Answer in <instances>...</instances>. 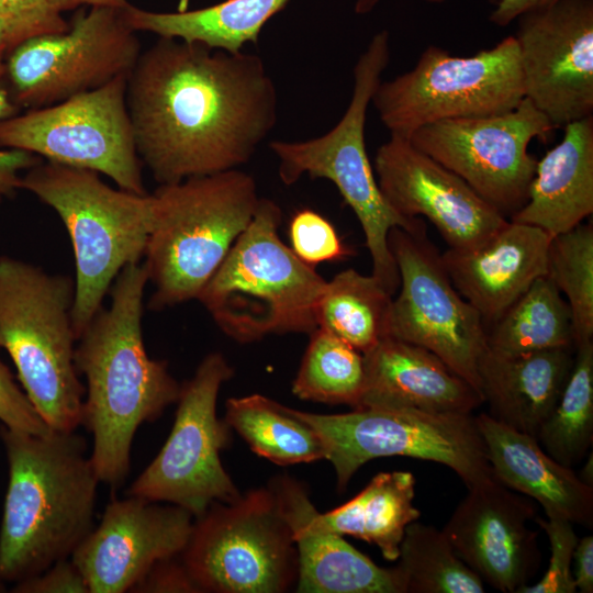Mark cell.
<instances>
[{
	"mask_svg": "<svg viewBox=\"0 0 593 593\" xmlns=\"http://www.w3.org/2000/svg\"><path fill=\"white\" fill-rule=\"evenodd\" d=\"M126 103L138 157L159 184L237 169L278 120L260 56L170 37L141 53Z\"/></svg>",
	"mask_w": 593,
	"mask_h": 593,
	"instance_id": "1",
	"label": "cell"
},
{
	"mask_svg": "<svg viewBox=\"0 0 593 593\" xmlns=\"http://www.w3.org/2000/svg\"><path fill=\"white\" fill-rule=\"evenodd\" d=\"M148 276L143 262L126 266L102 306L81 332L75 366L86 379L81 425L93 438L90 459L100 482L120 486L130 472L131 447L143 423L177 402L181 385L167 362L148 356L142 329Z\"/></svg>",
	"mask_w": 593,
	"mask_h": 593,
	"instance_id": "2",
	"label": "cell"
},
{
	"mask_svg": "<svg viewBox=\"0 0 593 593\" xmlns=\"http://www.w3.org/2000/svg\"><path fill=\"white\" fill-rule=\"evenodd\" d=\"M9 481L0 527V579L16 583L71 553L93 528L100 482L86 439L0 427Z\"/></svg>",
	"mask_w": 593,
	"mask_h": 593,
	"instance_id": "3",
	"label": "cell"
},
{
	"mask_svg": "<svg viewBox=\"0 0 593 593\" xmlns=\"http://www.w3.org/2000/svg\"><path fill=\"white\" fill-rule=\"evenodd\" d=\"M143 264L154 287L150 310L197 300L250 223L259 197L238 169L160 184Z\"/></svg>",
	"mask_w": 593,
	"mask_h": 593,
	"instance_id": "4",
	"label": "cell"
},
{
	"mask_svg": "<svg viewBox=\"0 0 593 593\" xmlns=\"http://www.w3.org/2000/svg\"><path fill=\"white\" fill-rule=\"evenodd\" d=\"M20 189L51 206L70 238L76 270L71 317L78 338L119 273L144 257L153 194L114 189L97 171L47 160L22 175Z\"/></svg>",
	"mask_w": 593,
	"mask_h": 593,
	"instance_id": "5",
	"label": "cell"
},
{
	"mask_svg": "<svg viewBox=\"0 0 593 593\" xmlns=\"http://www.w3.org/2000/svg\"><path fill=\"white\" fill-rule=\"evenodd\" d=\"M280 206L260 198L256 212L198 301L238 343L269 335L311 334L326 280L279 236Z\"/></svg>",
	"mask_w": 593,
	"mask_h": 593,
	"instance_id": "6",
	"label": "cell"
},
{
	"mask_svg": "<svg viewBox=\"0 0 593 593\" xmlns=\"http://www.w3.org/2000/svg\"><path fill=\"white\" fill-rule=\"evenodd\" d=\"M70 276L0 256V348L11 357L33 407L52 430L82 421L85 387L75 366Z\"/></svg>",
	"mask_w": 593,
	"mask_h": 593,
	"instance_id": "7",
	"label": "cell"
},
{
	"mask_svg": "<svg viewBox=\"0 0 593 593\" xmlns=\"http://www.w3.org/2000/svg\"><path fill=\"white\" fill-rule=\"evenodd\" d=\"M390 61L389 32H378L354 67L350 102L338 123L322 136L303 142L273 141L269 148L279 161L286 186L304 174L332 181L354 211L365 235L372 261V276L393 295L400 286L389 234L400 227L414 232L425 227L423 219H407L395 212L383 197L365 143L368 107Z\"/></svg>",
	"mask_w": 593,
	"mask_h": 593,
	"instance_id": "8",
	"label": "cell"
},
{
	"mask_svg": "<svg viewBox=\"0 0 593 593\" xmlns=\"http://www.w3.org/2000/svg\"><path fill=\"white\" fill-rule=\"evenodd\" d=\"M294 411L320 436L338 491L366 462L395 456L449 467L468 490L497 480L472 414L389 405H365L342 414Z\"/></svg>",
	"mask_w": 593,
	"mask_h": 593,
	"instance_id": "9",
	"label": "cell"
},
{
	"mask_svg": "<svg viewBox=\"0 0 593 593\" xmlns=\"http://www.w3.org/2000/svg\"><path fill=\"white\" fill-rule=\"evenodd\" d=\"M525 98L514 36L471 56H454L430 45L415 67L380 82L371 103L393 135L448 119L499 114Z\"/></svg>",
	"mask_w": 593,
	"mask_h": 593,
	"instance_id": "10",
	"label": "cell"
},
{
	"mask_svg": "<svg viewBox=\"0 0 593 593\" xmlns=\"http://www.w3.org/2000/svg\"><path fill=\"white\" fill-rule=\"evenodd\" d=\"M181 559L201 592L280 593L298 577V553L270 489L213 503L195 518Z\"/></svg>",
	"mask_w": 593,
	"mask_h": 593,
	"instance_id": "11",
	"label": "cell"
},
{
	"mask_svg": "<svg viewBox=\"0 0 593 593\" xmlns=\"http://www.w3.org/2000/svg\"><path fill=\"white\" fill-rule=\"evenodd\" d=\"M127 77L0 120V148L93 170L123 190L147 193L126 103Z\"/></svg>",
	"mask_w": 593,
	"mask_h": 593,
	"instance_id": "12",
	"label": "cell"
},
{
	"mask_svg": "<svg viewBox=\"0 0 593 593\" xmlns=\"http://www.w3.org/2000/svg\"><path fill=\"white\" fill-rule=\"evenodd\" d=\"M233 373L220 353L202 359L180 388L175 423L165 445L126 495L180 506L194 518L215 502L232 503L240 497L221 461L231 426L216 415L220 389Z\"/></svg>",
	"mask_w": 593,
	"mask_h": 593,
	"instance_id": "13",
	"label": "cell"
},
{
	"mask_svg": "<svg viewBox=\"0 0 593 593\" xmlns=\"http://www.w3.org/2000/svg\"><path fill=\"white\" fill-rule=\"evenodd\" d=\"M141 45L123 9L91 7L63 32L32 36L8 55L4 83L18 108L64 101L130 75Z\"/></svg>",
	"mask_w": 593,
	"mask_h": 593,
	"instance_id": "14",
	"label": "cell"
},
{
	"mask_svg": "<svg viewBox=\"0 0 593 593\" xmlns=\"http://www.w3.org/2000/svg\"><path fill=\"white\" fill-rule=\"evenodd\" d=\"M389 246L400 276L389 336L432 351L480 393L478 366L486 349L485 325L452 284L426 226L415 232L393 228Z\"/></svg>",
	"mask_w": 593,
	"mask_h": 593,
	"instance_id": "15",
	"label": "cell"
},
{
	"mask_svg": "<svg viewBox=\"0 0 593 593\" xmlns=\"http://www.w3.org/2000/svg\"><path fill=\"white\" fill-rule=\"evenodd\" d=\"M553 128L524 98L511 111L437 121L407 138L511 217L526 203L536 170L528 146L534 138L546 141Z\"/></svg>",
	"mask_w": 593,
	"mask_h": 593,
	"instance_id": "16",
	"label": "cell"
},
{
	"mask_svg": "<svg viewBox=\"0 0 593 593\" xmlns=\"http://www.w3.org/2000/svg\"><path fill=\"white\" fill-rule=\"evenodd\" d=\"M525 98L556 127L593 115V0H559L521 14Z\"/></svg>",
	"mask_w": 593,
	"mask_h": 593,
	"instance_id": "17",
	"label": "cell"
},
{
	"mask_svg": "<svg viewBox=\"0 0 593 593\" xmlns=\"http://www.w3.org/2000/svg\"><path fill=\"white\" fill-rule=\"evenodd\" d=\"M373 170L390 206L407 219H427L451 249L473 248L508 222L407 137L391 134L376 153Z\"/></svg>",
	"mask_w": 593,
	"mask_h": 593,
	"instance_id": "18",
	"label": "cell"
},
{
	"mask_svg": "<svg viewBox=\"0 0 593 593\" xmlns=\"http://www.w3.org/2000/svg\"><path fill=\"white\" fill-rule=\"evenodd\" d=\"M193 523L192 514L177 505L114 499L70 559L89 593L130 592L157 561L181 555Z\"/></svg>",
	"mask_w": 593,
	"mask_h": 593,
	"instance_id": "19",
	"label": "cell"
},
{
	"mask_svg": "<svg viewBox=\"0 0 593 593\" xmlns=\"http://www.w3.org/2000/svg\"><path fill=\"white\" fill-rule=\"evenodd\" d=\"M468 491L443 530L483 582L517 593L529 584L541 560L538 533L528 526L537 516L535 503L497 480Z\"/></svg>",
	"mask_w": 593,
	"mask_h": 593,
	"instance_id": "20",
	"label": "cell"
},
{
	"mask_svg": "<svg viewBox=\"0 0 593 593\" xmlns=\"http://www.w3.org/2000/svg\"><path fill=\"white\" fill-rule=\"evenodd\" d=\"M298 553L301 593H406L395 567L382 568L324 524L305 485L281 475L269 484Z\"/></svg>",
	"mask_w": 593,
	"mask_h": 593,
	"instance_id": "21",
	"label": "cell"
},
{
	"mask_svg": "<svg viewBox=\"0 0 593 593\" xmlns=\"http://www.w3.org/2000/svg\"><path fill=\"white\" fill-rule=\"evenodd\" d=\"M550 239L539 227L508 220L473 248H448L441 260L452 284L479 312L486 328L536 279L547 275Z\"/></svg>",
	"mask_w": 593,
	"mask_h": 593,
	"instance_id": "22",
	"label": "cell"
},
{
	"mask_svg": "<svg viewBox=\"0 0 593 593\" xmlns=\"http://www.w3.org/2000/svg\"><path fill=\"white\" fill-rule=\"evenodd\" d=\"M486 456L499 482L537 503L547 517L593 526V486L550 457L536 437L511 428L488 413L475 416Z\"/></svg>",
	"mask_w": 593,
	"mask_h": 593,
	"instance_id": "23",
	"label": "cell"
},
{
	"mask_svg": "<svg viewBox=\"0 0 593 593\" xmlns=\"http://www.w3.org/2000/svg\"><path fill=\"white\" fill-rule=\"evenodd\" d=\"M363 357L366 389L359 406L472 414L483 404L480 393L468 381L438 356L417 345L388 336Z\"/></svg>",
	"mask_w": 593,
	"mask_h": 593,
	"instance_id": "24",
	"label": "cell"
},
{
	"mask_svg": "<svg viewBox=\"0 0 593 593\" xmlns=\"http://www.w3.org/2000/svg\"><path fill=\"white\" fill-rule=\"evenodd\" d=\"M569 348L501 354L486 347L478 366L479 388L488 414L537 438L570 376Z\"/></svg>",
	"mask_w": 593,
	"mask_h": 593,
	"instance_id": "25",
	"label": "cell"
},
{
	"mask_svg": "<svg viewBox=\"0 0 593 593\" xmlns=\"http://www.w3.org/2000/svg\"><path fill=\"white\" fill-rule=\"evenodd\" d=\"M563 130L562 141L537 160L526 203L510 217L550 237L593 213V115Z\"/></svg>",
	"mask_w": 593,
	"mask_h": 593,
	"instance_id": "26",
	"label": "cell"
},
{
	"mask_svg": "<svg viewBox=\"0 0 593 593\" xmlns=\"http://www.w3.org/2000/svg\"><path fill=\"white\" fill-rule=\"evenodd\" d=\"M381 0H356L357 14L370 13ZM289 0H224L178 12H155L132 4L123 9L128 25L136 32H150L159 37L200 43L227 52L243 51L247 43H257L264 25Z\"/></svg>",
	"mask_w": 593,
	"mask_h": 593,
	"instance_id": "27",
	"label": "cell"
},
{
	"mask_svg": "<svg viewBox=\"0 0 593 593\" xmlns=\"http://www.w3.org/2000/svg\"><path fill=\"white\" fill-rule=\"evenodd\" d=\"M415 483L409 471L380 472L355 497L321 513L322 519L336 534L372 544L384 559L396 561L406 526L421 516Z\"/></svg>",
	"mask_w": 593,
	"mask_h": 593,
	"instance_id": "28",
	"label": "cell"
},
{
	"mask_svg": "<svg viewBox=\"0 0 593 593\" xmlns=\"http://www.w3.org/2000/svg\"><path fill=\"white\" fill-rule=\"evenodd\" d=\"M485 329L486 347L501 354L575 348L569 305L547 276L536 279Z\"/></svg>",
	"mask_w": 593,
	"mask_h": 593,
	"instance_id": "29",
	"label": "cell"
},
{
	"mask_svg": "<svg viewBox=\"0 0 593 593\" xmlns=\"http://www.w3.org/2000/svg\"><path fill=\"white\" fill-rule=\"evenodd\" d=\"M225 421L260 457L280 466L325 459L315 429L293 409L260 394L231 398Z\"/></svg>",
	"mask_w": 593,
	"mask_h": 593,
	"instance_id": "30",
	"label": "cell"
},
{
	"mask_svg": "<svg viewBox=\"0 0 593 593\" xmlns=\"http://www.w3.org/2000/svg\"><path fill=\"white\" fill-rule=\"evenodd\" d=\"M392 299L376 277L348 268L326 281L316 306L317 327L365 354L389 336Z\"/></svg>",
	"mask_w": 593,
	"mask_h": 593,
	"instance_id": "31",
	"label": "cell"
},
{
	"mask_svg": "<svg viewBox=\"0 0 593 593\" xmlns=\"http://www.w3.org/2000/svg\"><path fill=\"white\" fill-rule=\"evenodd\" d=\"M537 440L555 460L573 468L593 441V340L575 347L570 376Z\"/></svg>",
	"mask_w": 593,
	"mask_h": 593,
	"instance_id": "32",
	"label": "cell"
},
{
	"mask_svg": "<svg viewBox=\"0 0 593 593\" xmlns=\"http://www.w3.org/2000/svg\"><path fill=\"white\" fill-rule=\"evenodd\" d=\"M366 389L363 354L343 339L317 327L292 383V392L302 400L326 404L361 403Z\"/></svg>",
	"mask_w": 593,
	"mask_h": 593,
	"instance_id": "33",
	"label": "cell"
},
{
	"mask_svg": "<svg viewBox=\"0 0 593 593\" xmlns=\"http://www.w3.org/2000/svg\"><path fill=\"white\" fill-rule=\"evenodd\" d=\"M399 563L406 593H482V579L456 553L444 530L413 522L400 544Z\"/></svg>",
	"mask_w": 593,
	"mask_h": 593,
	"instance_id": "34",
	"label": "cell"
},
{
	"mask_svg": "<svg viewBox=\"0 0 593 593\" xmlns=\"http://www.w3.org/2000/svg\"><path fill=\"white\" fill-rule=\"evenodd\" d=\"M569 305L574 346L593 340V226L580 223L550 239L547 275Z\"/></svg>",
	"mask_w": 593,
	"mask_h": 593,
	"instance_id": "35",
	"label": "cell"
},
{
	"mask_svg": "<svg viewBox=\"0 0 593 593\" xmlns=\"http://www.w3.org/2000/svg\"><path fill=\"white\" fill-rule=\"evenodd\" d=\"M289 238L293 253L313 267L343 260L354 253L343 243L334 225L311 209L294 213L289 224Z\"/></svg>",
	"mask_w": 593,
	"mask_h": 593,
	"instance_id": "36",
	"label": "cell"
},
{
	"mask_svg": "<svg viewBox=\"0 0 593 593\" xmlns=\"http://www.w3.org/2000/svg\"><path fill=\"white\" fill-rule=\"evenodd\" d=\"M534 522L545 530L550 544V559L544 577L535 584L523 586L517 593H574L577 592L571 566L579 540L573 524L560 517Z\"/></svg>",
	"mask_w": 593,
	"mask_h": 593,
	"instance_id": "37",
	"label": "cell"
},
{
	"mask_svg": "<svg viewBox=\"0 0 593 593\" xmlns=\"http://www.w3.org/2000/svg\"><path fill=\"white\" fill-rule=\"evenodd\" d=\"M68 26L61 13L49 8L0 15V81L4 79L7 57L15 46L32 36L63 32Z\"/></svg>",
	"mask_w": 593,
	"mask_h": 593,
	"instance_id": "38",
	"label": "cell"
},
{
	"mask_svg": "<svg viewBox=\"0 0 593 593\" xmlns=\"http://www.w3.org/2000/svg\"><path fill=\"white\" fill-rule=\"evenodd\" d=\"M0 422L2 426L35 435L49 430L0 358Z\"/></svg>",
	"mask_w": 593,
	"mask_h": 593,
	"instance_id": "39",
	"label": "cell"
},
{
	"mask_svg": "<svg viewBox=\"0 0 593 593\" xmlns=\"http://www.w3.org/2000/svg\"><path fill=\"white\" fill-rule=\"evenodd\" d=\"M19 112L4 81H0V120ZM41 157L20 149L0 148V202L20 189L22 172L41 163Z\"/></svg>",
	"mask_w": 593,
	"mask_h": 593,
	"instance_id": "40",
	"label": "cell"
},
{
	"mask_svg": "<svg viewBox=\"0 0 593 593\" xmlns=\"http://www.w3.org/2000/svg\"><path fill=\"white\" fill-rule=\"evenodd\" d=\"M14 593H89L87 582L70 558L14 583Z\"/></svg>",
	"mask_w": 593,
	"mask_h": 593,
	"instance_id": "41",
	"label": "cell"
},
{
	"mask_svg": "<svg viewBox=\"0 0 593 593\" xmlns=\"http://www.w3.org/2000/svg\"><path fill=\"white\" fill-rule=\"evenodd\" d=\"M176 557L157 561L145 575L134 584L130 592L165 593V592H201L182 559Z\"/></svg>",
	"mask_w": 593,
	"mask_h": 593,
	"instance_id": "42",
	"label": "cell"
},
{
	"mask_svg": "<svg viewBox=\"0 0 593 593\" xmlns=\"http://www.w3.org/2000/svg\"><path fill=\"white\" fill-rule=\"evenodd\" d=\"M574 584L577 591L593 592V536L588 535L578 540L573 552Z\"/></svg>",
	"mask_w": 593,
	"mask_h": 593,
	"instance_id": "43",
	"label": "cell"
},
{
	"mask_svg": "<svg viewBox=\"0 0 593 593\" xmlns=\"http://www.w3.org/2000/svg\"><path fill=\"white\" fill-rule=\"evenodd\" d=\"M559 0H499L490 15V21L497 26H507L521 14L547 8Z\"/></svg>",
	"mask_w": 593,
	"mask_h": 593,
	"instance_id": "44",
	"label": "cell"
},
{
	"mask_svg": "<svg viewBox=\"0 0 593 593\" xmlns=\"http://www.w3.org/2000/svg\"><path fill=\"white\" fill-rule=\"evenodd\" d=\"M48 8L61 13L63 11L77 9L79 7H101L124 9L127 0H43Z\"/></svg>",
	"mask_w": 593,
	"mask_h": 593,
	"instance_id": "45",
	"label": "cell"
},
{
	"mask_svg": "<svg viewBox=\"0 0 593 593\" xmlns=\"http://www.w3.org/2000/svg\"><path fill=\"white\" fill-rule=\"evenodd\" d=\"M37 8L48 7L43 0H0V15Z\"/></svg>",
	"mask_w": 593,
	"mask_h": 593,
	"instance_id": "46",
	"label": "cell"
},
{
	"mask_svg": "<svg viewBox=\"0 0 593 593\" xmlns=\"http://www.w3.org/2000/svg\"><path fill=\"white\" fill-rule=\"evenodd\" d=\"M578 474L585 484L593 486L592 454H590L586 463L583 466L582 470Z\"/></svg>",
	"mask_w": 593,
	"mask_h": 593,
	"instance_id": "47",
	"label": "cell"
},
{
	"mask_svg": "<svg viewBox=\"0 0 593 593\" xmlns=\"http://www.w3.org/2000/svg\"><path fill=\"white\" fill-rule=\"evenodd\" d=\"M428 3H443L446 0H422ZM499 0H489V2L494 7Z\"/></svg>",
	"mask_w": 593,
	"mask_h": 593,
	"instance_id": "48",
	"label": "cell"
},
{
	"mask_svg": "<svg viewBox=\"0 0 593 593\" xmlns=\"http://www.w3.org/2000/svg\"><path fill=\"white\" fill-rule=\"evenodd\" d=\"M5 590L4 581L0 579V592H3Z\"/></svg>",
	"mask_w": 593,
	"mask_h": 593,
	"instance_id": "49",
	"label": "cell"
}]
</instances>
